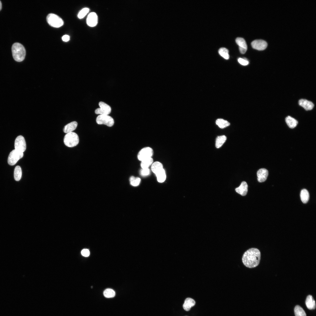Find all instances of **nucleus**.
Masks as SVG:
<instances>
[{"label":"nucleus","instance_id":"19","mask_svg":"<svg viewBox=\"0 0 316 316\" xmlns=\"http://www.w3.org/2000/svg\"><path fill=\"white\" fill-rule=\"evenodd\" d=\"M163 169V164L161 163L158 161H156L153 162L151 165V170L155 174Z\"/></svg>","mask_w":316,"mask_h":316},{"label":"nucleus","instance_id":"12","mask_svg":"<svg viewBox=\"0 0 316 316\" xmlns=\"http://www.w3.org/2000/svg\"><path fill=\"white\" fill-rule=\"evenodd\" d=\"M236 42L239 46L241 53L245 54L247 49V46L245 40L241 37H237L236 40Z\"/></svg>","mask_w":316,"mask_h":316},{"label":"nucleus","instance_id":"29","mask_svg":"<svg viewBox=\"0 0 316 316\" xmlns=\"http://www.w3.org/2000/svg\"><path fill=\"white\" fill-rule=\"evenodd\" d=\"M103 294L106 298H111L115 296V293L113 290L111 288H107L104 291Z\"/></svg>","mask_w":316,"mask_h":316},{"label":"nucleus","instance_id":"34","mask_svg":"<svg viewBox=\"0 0 316 316\" xmlns=\"http://www.w3.org/2000/svg\"><path fill=\"white\" fill-rule=\"evenodd\" d=\"M81 253L84 256L88 257L90 255V251L87 249H83L82 250Z\"/></svg>","mask_w":316,"mask_h":316},{"label":"nucleus","instance_id":"33","mask_svg":"<svg viewBox=\"0 0 316 316\" xmlns=\"http://www.w3.org/2000/svg\"><path fill=\"white\" fill-rule=\"evenodd\" d=\"M238 61L240 64L243 66L247 65L249 63L248 61L245 58H239Z\"/></svg>","mask_w":316,"mask_h":316},{"label":"nucleus","instance_id":"1","mask_svg":"<svg viewBox=\"0 0 316 316\" xmlns=\"http://www.w3.org/2000/svg\"><path fill=\"white\" fill-rule=\"evenodd\" d=\"M260 257V250L257 248H252L244 253L242 257V261L243 264L246 267L253 268L258 265Z\"/></svg>","mask_w":316,"mask_h":316},{"label":"nucleus","instance_id":"5","mask_svg":"<svg viewBox=\"0 0 316 316\" xmlns=\"http://www.w3.org/2000/svg\"><path fill=\"white\" fill-rule=\"evenodd\" d=\"M96 122L98 124H104L109 127L112 126L114 124V119L107 115L99 114L96 118Z\"/></svg>","mask_w":316,"mask_h":316},{"label":"nucleus","instance_id":"11","mask_svg":"<svg viewBox=\"0 0 316 316\" xmlns=\"http://www.w3.org/2000/svg\"><path fill=\"white\" fill-rule=\"evenodd\" d=\"M87 23L90 27L96 26L98 22V17L97 14L95 12L90 13L87 18Z\"/></svg>","mask_w":316,"mask_h":316},{"label":"nucleus","instance_id":"27","mask_svg":"<svg viewBox=\"0 0 316 316\" xmlns=\"http://www.w3.org/2000/svg\"><path fill=\"white\" fill-rule=\"evenodd\" d=\"M294 312L295 316H306L304 310L299 305L296 306L294 309Z\"/></svg>","mask_w":316,"mask_h":316},{"label":"nucleus","instance_id":"30","mask_svg":"<svg viewBox=\"0 0 316 316\" xmlns=\"http://www.w3.org/2000/svg\"><path fill=\"white\" fill-rule=\"evenodd\" d=\"M129 181L131 185L134 186H136L140 183L141 179L138 177H135L134 176H131L130 178Z\"/></svg>","mask_w":316,"mask_h":316},{"label":"nucleus","instance_id":"4","mask_svg":"<svg viewBox=\"0 0 316 316\" xmlns=\"http://www.w3.org/2000/svg\"><path fill=\"white\" fill-rule=\"evenodd\" d=\"M48 24L54 28H59L63 24V21L59 16L54 13L49 14L47 17Z\"/></svg>","mask_w":316,"mask_h":316},{"label":"nucleus","instance_id":"10","mask_svg":"<svg viewBox=\"0 0 316 316\" xmlns=\"http://www.w3.org/2000/svg\"><path fill=\"white\" fill-rule=\"evenodd\" d=\"M251 45L253 49L258 50H265L267 46V42L261 40H254L251 42Z\"/></svg>","mask_w":316,"mask_h":316},{"label":"nucleus","instance_id":"25","mask_svg":"<svg viewBox=\"0 0 316 316\" xmlns=\"http://www.w3.org/2000/svg\"><path fill=\"white\" fill-rule=\"evenodd\" d=\"M22 170L20 166H16L14 169V176L15 180L17 181H19L22 176Z\"/></svg>","mask_w":316,"mask_h":316},{"label":"nucleus","instance_id":"14","mask_svg":"<svg viewBox=\"0 0 316 316\" xmlns=\"http://www.w3.org/2000/svg\"><path fill=\"white\" fill-rule=\"evenodd\" d=\"M298 104L307 111L312 110L314 107V104L312 102L306 99H300L298 101Z\"/></svg>","mask_w":316,"mask_h":316},{"label":"nucleus","instance_id":"13","mask_svg":"<svg viewBox=\"0 0 316 316\" xmlns=\"http://www.w3.org/2000/svg\"><path fill=\"white\" fill-rule=\"evenodd\" d=\"M268 175V170L265 168L259 169L257 172V180L259 182H262L265 181L267 179Z\"/></svg>","mask_w":316,"mask_h":316},{"label":"nucleus","instance_id":"28","mask_svg":"<svg viewBox=\"0 0 316 316\" xmlns=\"http://www.w3.org/2000/svg\"><path fill=\"white\" fill-rule=\"evenodd\" d=\"M219 53L225 59H228L229 58V51L227 49L224 47L220 48L219 50Z\"/></svg>","mask_w":316,"mask_h":316},{"label":"nucleus","instance_id":"22","mask_svg":"<svg viewBox=\"0 0 316 316\" xmlns=\"http://www.w3.org/2000/svg\"><path fill=\"white\" fill-rule=\"evenodd\" d=\"M300 197L303 203H307L309 199V194L308 191L305 189H302L300 192Z\"/></svg>","mask_w":316,"mask_h":316},{"label":"nucleus","instance_id":"7","mask_svg":"<svg viewBox=\"0 0 316 316\" xmlns=\"http://www.w3.org/2000/svg\"><path fill=\"white\" fill-rule=\"evenodd\" d=\"M153 154V150L150 147H147L141 149L139 152L137 157L138 159L141 161L145 159L152 157Z\"/></svg>","mask_w":316,"mask_h":316},{"label":"nucleus","instance_id":"17","mask_svg":"<svg viewBox=\"0 0 316 316\" xmlns=\"http://www.w3.org/2000/svg\"><path fill=\"white\" fill-rule=\"evenodd\" d=\"M305 304L308 309L310 310L314 309L316 308L315 302L311 295H308L305 301Z\"/></svg>","mask_w":316,"mask_h":316},{"label":"nucleus","instance_id":"36","mask_svg":"<svg viewBox=\"0 0 316 316\" xmlns=\"http://www.w3.org/2000/svg\"><path fill=\"white\" fill-rule=\"evenodd\" d=\"M2 8V4L1 3L0 1V11L1 10Z\"/></svg>","mask_w":316,"mask_h":316},{"label":"nucleus","instance_id":"31","mask_svg":"<svg viewBox=\"0 0 316 316\" xmlns=\"http://www.w3.org/2000/svg\"><path fill=\"white\" fill-rule=\"evenodd\" d=\"M89 11V9L85 8L82 9L78 13V16L80 19L84 18L88 13Z\"/></svg>","mask_w":316,"mask_h":316},{"label":"nucleus","instance_id":"35","mask_svg":"<svg viewBox=\"0 0 316 316\" xmlns=\"http://www.w3.org/2000/svg\"><path fill=\"white\" fill-rule=\"evenodd\" d=\"M62 39L64 42H68L70 40V37L68 35H65L62 37Z\"/></svg>","mask_w":316,"mask_h":316},{"label":"nucleus","instance_id":"9","mask_svg":"<svg viewBox=\"0 0 316 316\" xmlns=\"http://www.w3.org/2000/svg\"><path fill=\"white\" fill-rule=\"evenodd\" d=\"M99 108L95 109V113L96 114L108 115L111 111V107L108 104L103 102H100L99 103Z\"/></svg>","mask_w":316,"mask_h":316},{"label":"nucleus","instance_id":"21","mask_svg":"<svg viewBox=\"0 0 316 316\" xmlns=\"http://www.w3.org/2000/svg\"><path fill=\"white\" fill-rule=\"evenodd\" d=\"M153 162L152 157L147 158L141 161L140 166L142 169L148 168Z\"/></svg>","mask_w":316,"mask_h":316},{"label":"nucleus","instance_id":"16","mask_svg":"<svg viewBox=\"0 0 316 316\" xmlns=\"http://www.w3.org/2000/svg\"><path fill=\"white\" fill-rule=\"evenodd\" d=\"M78 123L76 121L72 122L65 126L63 128V132L66 133L72 132L76 128Z\"/></svg>","mask_w":316,"mask_h":316},{"label":"nucleus","instance_id":"24","mask_svg":"<svg viewBox=\"0 0 316 316\" xmlns=\"http://www.w3.org/2000/svg\"><path fill=\"white\" fill-rule=\"evenodd\" d=\"M226 140V137L224 135L218 136L216 140L215 146L217 148L220 147Z\"/></svg>","mask_w":316,"mask_h":316},{"label":"nucleus","instance_id":"26","mask_svg":"<svg viewBox=\"0 0 316 316\" xmlns=\"http://www.w3.org/2000/svg\"><path fill=\"white\" fill-rule=\"evenodd\" d=\"M216 123L221 128H226L230 125V123L227 121L221 118L217 119L216 121Z\"/></svg>","mask_w":316,"mask_h":316},{"label":"nucleus","instance_id":"15","mask_svg":"<svg viewBox=\"0 0 316 316\" xmlns=\"http://www.w3.org/2000/svg\"><path fill=\"white\" fill-rule=\"evenodd\" d=\"M248 190V186L245 181L242 182L240 186L235 189L236 192L242 196L245 195Z\"/></svg>","mask_w":316,"mask_h":316},{"label":"nucleus","instance_id":"20","mask_svg":"<svg viewBox=\"0 0 316 316\" xmlns=\"http://www.w3.org/2000/svg\"><path fill=\"white\" fill-rule=\"evenodd\" d=\"M285 121L288 126L291 128H294L298 124V121L290 116L286 117Z\"/></svg>","mask_w":316,"mask_h":316},{"label":"nucleus","instance_id":"8","mask_svg":"<svg viewBox=\"0 0 316 316\" xmlns=\"http://www.w3.org/2000/svg\"><path fill=\"white\" fill-rule=\"evenodd\" d=\"M14 147L16 150L23 152L26 149V143L24 137L22 135L17 136L15 141Z\"/></svg>","mask_w":316,"mask_h":316},{"label":"nucleus","instance_id":"23","mask_svg":"<svg viewBox=\"0 0 316 316\" xmlns=\"http://www.w3.org/2000/svg\"><path fill=\"white\" fill-rule=\"evenodd\" d=\"M155 175L159 183L164 182L166 179V174L164 168L156 174Z\"/></svg>","mask_w":316,"mask_h":316},{"label":"nucleus","instance_id":"2","mask_svg":"<svg viewBox=\"0 0 316 316\" xmlns=\"http://www.w3.org/2000/svg\"><path fill=\"white\" fill-rule=\"evenodd\" d=\"M11 50L14 60L17 62H21L25 59L26 51L24 47L18 42L14 43L12 45Z\"/></svg>","mask_w":316,"mask_h":316},{"label":"nucleus","instance_id":"6","mask_svg":"<svg viewBox=\"0 0 316 316\" xmlns=\"http://www.w3.org/2000/svg\"><path fill=\"white\" fill-rule=\"evenodd\" d=\"M23 156V152L13 150L10 153L8 159V164L11 166L15 165Z\"/></svg>","mask_w":316,"mask_h":316},{"label":"nucleus","instance_id":"3","mask_svg":"<svg viewBox=\"0 0 316 316\" xmlns=\"http://www.w3.org/2000/svg\"><path fill=\"white\" fill-rule=\"evenodd\" d=\"M63 142L67 146L72 147L76 146L79 142V138L75 133L71 132L66 133L65 135Z\"/></svg>","mask_w":316,"mask_h":316},{"label":"nucleus","instance_id":"18","mask_svg":"<svg viewBox=\"0 0 316 316\" xmlns=\"http://www.w3.org/2000/svg\"><path fill=\"white\" fill-rule=\"evenodd\" d=\"M195 302L193 299L189 298H187L185 300L183 308L186 311H188L192 307L195 305Z\"/></svg>","mask_w":316,"mask_h":316},{"label":"nucleus","instance_id":"32","mask_svg":"<svg viewBox=\"0 0 316 316\" xmlns=\"http://www.w3.org/2000/svg\"><path fill=\"white\" fill-rule=\"evenodd\" d=\"M150 170L149 168L142 169L140 171V174L143 176H147L149 175Z\"/></svg>","mask_w":316,"mask_h":316}]
</instances>
